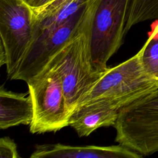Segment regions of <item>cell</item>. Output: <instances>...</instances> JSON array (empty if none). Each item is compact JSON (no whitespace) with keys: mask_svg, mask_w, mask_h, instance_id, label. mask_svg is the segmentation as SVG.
Returning a JSON list of instances; mask_svg holds the SVG:
<instances>
[{"mask_svg":"<svg viewBox=\"0 0 158 158\" xmlns=\"http://www.w3.org/2000/svg\"><path fill=\"white\" fill-rule=\"evenodd\" d=\"M131 0H99L89 36L91 64L105 72L107 63L123 43Z\"/></svg>","mask_w":158,"mask_h":158,"instance_id":"3","label":"cell"},{"mask_svg":"<svg viewBox=\"0 0 158 158\" xmlns=\"http://www.w3.org/2000/svg\"><path fill=\"white\" fill-rule=\"evenodd\" d=\"M31 158H140L141 154L121 144L73 146L60 143L35 146Z\"/></svg>","mask_w":158,"mask_h":158,"instance_id":"7","label":"cell"},{"mask_svg":"<svg viewBox=\"0 0 158 158\" xmlns=\"http://www.w3.org/2000/svg\"><path fill=\"white\" fill-rule=\"evenodd\" d=\"M19 155L15 141L8 136L0 139V157L1 158H18Z\"/></svg>","mask_w":158,"mask_h":158,"instance_id":"13","label":"cell"},{"mask_svg":"<svg viewBox=\"0 0 158 158\" xmlns=\"http://www.w3.org/2000/svg\"><path fill=\"white\" fill-rule=\"evenodd\" d=\"M33 10L25 0H0V43L7 56L10 79L33 40Z\"/></svg>","mask_w":158,"mask_h":158,"instance_id":"5","label":"cell"},{"mask_svg":"<svg viewBox=\"0 0 158 158\" xmlns=\"http://www.w3.org/2000/svg\"><path fill=\"white\" fill-rule=\"evenodd\" d=\"M120 108L106 101H97L79 106L69 117V126L80 137L88 136L98 128L114 126Z\"/></svg>","mask_w":158,"mask_h":158,"instance_id":"8","label":"cell"},{"mask_svg":"<svg viewBox=\"0 0 158 158\" xmlns=\"http://www.w3.org/2000/svg\"><path fill=\"white\" fill-rule=\"evenodd\" d=\"M115 141L143 156L158 152V88L122 107Z\"/></svg>","mask_w":158,"mask_h":158,"instance_id":"1","label":"cell"},{"mask_svg":"<svg viewBox=\"0 0 158 158\" xmlns=\"http://www.w3.org/2000/svg\"><path fill=\"white\" fill-rule=\"evenodd\" d=\"M139 52L145 71L158 80V20L153 24L149 37Z\"/></svg>","mask_w":158,"mask_h":158,"instance_id":"12","label":"cell"},{"mask_svg":"<svg viewBox=\"0 0 158 158\" xmlns=\"http://www.w3.org/2000/svg\"><path fill=\"white\" fill-rule=\"evenodd\" d=\"M86 16L85 5L64 23L34 40L10 80L27 83L41 73L51 59L81 30Z\"/></svg>","mask_w":158,"mask_h":158,"instance_id":"6","label":"cell"},{"mask_svg":"<svg viewBox=\"0 0 158 158\" xmlns=\"http://www.w3.org/2000/svg\"><path fill=\"white\" fill-rule=\"evenodd\" d=\"M154 19L158 20V0H131L125 28V34L133 26Z\"/></svg>","mask_w":158,"mask_h":158,"instance_id":"11","label":"cell"},{"mask_svg":"<svg viewBox=\"0 0 158 158\" xmlns=\"http://www.w3.org/2000/svg\"><path fill=\"white\" fill-rule=\"evenodd\" d=\"M87 0H52L40 7H32L33 36L32 41L41 35L53 30L86 5Z\"/></svg>","mask_w":158,"mask_h":158,"instance_id":"9","label":"cell"},{"mask_svg":"<svg viewBox=\"0 0 158 158\" xmlns=\"http://www.w3.org/2000/svg\"><path fill=\"white\" fill-rule=\"evenodd\" d=\"M32 7H40L48 4L52 0H25Z\"/></svg>","mask_w":158,"mask_h":158,"instance_id":"14","label":"cell"},{"mask_svg":"<svg viewBox=\"0 0 158 158\" xmlns=\"http://www.w3.org/2000/svg\"><path fill=\"white\" fill-rule=\"evenodd\" d=\"M158 88V80L148 74L141 62L139 52L109 68L80 105L106 101L120 109Z\"/></svg>","mask_w":158,"mask_h":158,"instance_id":"2","label":"cell"},{"mask_svg":"<svg viewBox=\"0 0 158 158\" xmlns=\"http://www.w3.org/2000/svg\"><path fill=\"white\" fill-rule=\"evenodd\" d=\"M27 83L33 106L30 131L33 134L55 132L69 126L70 114L56 70L46 66Z\"/></svg>","mask_w":158,"mask_h":158,"instance_id":"4","label":"cell"},{"mask_svg":"<svg viewBox=\"0 0 158 158\" xmlns=\"http://www.w3.org/2000/svg\"><path fill=\"white\" fill-rule=\"evenodd\" d=\"M33 118V102L28 91L17 93L0 89V128L30 125Z\"/></svg>","mask_w":158,"mask_h":158,"instance_id":"10","label":"cell"}]
</instances>
